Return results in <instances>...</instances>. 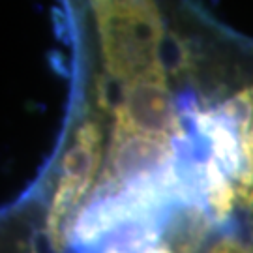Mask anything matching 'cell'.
Returning <instances> with one entry per match:
<instances>
[{"instance_id":"obj_2","label":"cell","mask_w":253,"mask_h":253,"mask_svg":"<svg viewBox=\"0 0 253 253\" xmlns=\"http://www.w3.org/2000/svg\"><path fill=\"white\" fill-rule=\"evenodd\" d=\"M19 253H30L28 250H25V248H19Z\"/></svg>"},{"instance_id":"obj_1","label":"cell","mask_w":253,"mask_h":253,"mask_svg":"<svg viewBox=\"0 0 253 253\" xmlns=\"http://www.w3.org/2000/svg\"><path fill=\"white\" fill-rule=\"evenodd\" d=\"M246 221H248V227H250V235L253 238V214H248L246 216Z\"/></svg>"}]
</instances>
